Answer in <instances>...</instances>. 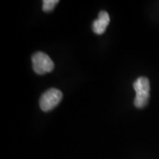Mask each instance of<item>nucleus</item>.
Instances as JSON below:
<instances>
[{"mask_svg":"<svg viewBox=\"0 0 159 159\" xmlns=\"http://www.w3.org/2000/svg\"><path fill=\"white\" fill-rule=\"evenodd\" d=\"M110 23V16L108 12L105 11H101L98 14V18L93 22L92 28L93 31L97 34H102L104 33L106 28Z\"/></svg>","mask_w":159,"mask_h":159,"instance_id":"20e7f679","label":"nucleus"},{"mask_svg":"<svg viewBox=\"0 0 159 159\" xmlns=\"http://www.w3.org/2000/svg\"><path fill=\"white\" fill-rule=\"evenodd\" d=\"M32 64L34 73L37 74H45L51 73L54 69V63L46 53L35 52L32 56Z\"/></svg>","mask_w":159,"mask_h":159,"instance_id":"f03ea898","label":"nucleus"},{"mask_svg":"<svg viewBox=\"0 0 159 159\" xmlns=\"http://www.w3.org/2000/svg\"><path fill=\"white\" fill-rule=\"evenodd\" d=\"M134 89L136 92L134 98V105L137 108L141 109L147 105L149 99L150 85L149 80L146 77H140L134 81Z\"/></svg>","mask_w":159,"mask_h":159,"instance_id":"f257e3e1","label":"nucleus"},{"mask_svg":"<svg viewBox=\"0 0 159 159\" xmlns=\"http://www.w3.org/2000/svg\"><path fill=\"white\" fill-rule=\"evenodd\" d=\"M63 94L57 89H50L40 98V107L43 111H50L55 108L62 100Z\"/></svg>","mask_w":159,"mask_h":159,"instance_id":"7ed1b4c3","label":"nucleus"},{"mask_svg":"<svg viewBox=\"0 0 159 159\" xmlns=\"http://www.w3.org/2000/svg\"><path fill=\"white\" fill-rule=\"evenodd\" d=\"M58 4V0H44L43 2V11H51Z\"/></svg>","mask_w":159,"mask_h":159,"instance_id":"39448f33","label":"nucleus"}]
</instances>
